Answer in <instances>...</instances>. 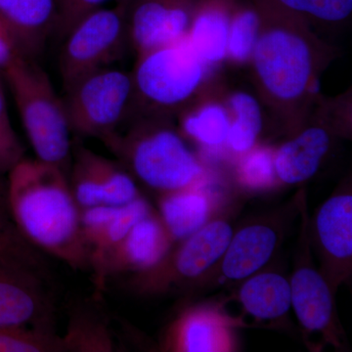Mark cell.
Masks as SVG:
<instances>
[{"label": "cell", "mask_w": 352, "mask_h": 352, "mask_svg": "<svg viewBox=\"0 0 352 352\" xmlns=\"http://www.w3.org/2000/svg\"><path fill=\"white\" fill-rule=\"evenodd\" d=\"M261 30L250 65L263 101L294 132L307 122L335 50L278 0H251Z\"/></svg>", "instance_id": "6da1fadb"}, {"label": "cell", "mask_w": 352, "mask_h": 352, "mask_svg": "<svg viewBox=\"0 0 352 352\" xmlns=\"http://www.w3.org/2000/svg\"><path fill=\"white\" fill-rule=\"evenodd\" d=\"M7 175L9 214L21 237L73 270L89 268L80 208L68 173L36 157H25Z\"/></svg>", "instance_id": "7a4b0ae2"}, {"label": "cell", "mask_w": 352, "mask_h": 352, "mask_svg": "<svg viewBox=\"0 0 352 352\" xmlns=\"http://www.w3.org/2000/svg\"><path fill=\"white\" fill-rule=\"evenodd\" d=\"M103 143L136 182L159 195L210 182L205 166L168 117L141 116Z\"/></svg>", "instance_id": "3957f363"}, {"label": "cell", "mask_w": 352, "mask_h": 352, "mask_svg": "<svg viewBox=\"0 0 352 352\" xmlns=\"http://www.w3.org/2000/svg\"><path fill=\"white\" fill-rule=\"evenodd\" d=\"M36 159L69 173L73 155L64 98L34 58L19 56L3 72Z\"/></svg>", "instance_id": "277c9868"}, {"label": "cell", "mask_w": 352, "mask_h": 352, "mask_svg": "<svg viewBox=\"0 0 352 352\" xmlns=\"http://www.w3.org/2000/svg\"><path fill=\"white\" fill-rule=\"evenodd\" d=\"M210 69L186 38L139 55L131 72L133 111L168 117L183 110L200 94Z\"/></svg>", "instance_id": "5b68a950"}, {"label": "cell", "mask_w": 352, "mask_h": 352, "mask_svg": "<svg viewBox=\"0 0 352 352\" xmlns=\"http://www.w3.org/2000/svg\"><path fill=\"white\" fill-rule=\"evenodd\" d=\"M64 98L72 133L102 142L122 129L133 112L131 73L124 69H96L65 89Z\"/></svg>", "instance_id": "8992f818"}, {"label": "cell", "mask_w": 352, "mask_h": 352, "mask_svg": "<svg viewBox=\"0 0 352 352\" xmlns=\"http://www.w3.org/2000/svg\"><path fill=\"white\" fill-rule=\"evenodd\" d=\"M233 233L230 222L217 215L200 230L175 243L151 270L131 275L129 287L136 294L153 296L198 283L217 267Z\"/></svg>", "instance_id": "52a82bcc"}, {"label": "cell", "mask_w": 352, "mask_h": 352, "mask_svg": "<svg viewBox=\"0 0 352 352\" xmlns=\"http://www.w3.org/2000/svg\"><path fill=\"white\" fill-rule=\"evenodd\" d=\"M296 201L302 221L295 266L289 279L292 307L305 335H318L323 344L340 349L344 344V332L336 310V294L312 259L305 190L298 192Z\"/></svg>", "instance_id": "ba28073f"}, {"label": "cell", "mask_w": 352, "mask_h": 352, "mask_svg": "<svg viewBox=\"0 0 352 352\" xmlns=\"http://www.w3.org/2000/svg\"><path fill=\"white\" fill-rule=\"evenodd\" d=\"M59 55L64 90L78 78L113 66L129 45L126 7L117 3L85 16L65 36Z\"/></svg>", "instance_id": "9c48e42d"}, {"label": "cell", "mask_w": 352, "mask_h": 352, "mask_svg": "<svg viewBox=\"0 0 352 352\" xmlns=\"http://www.w3.org/2000/svg\"><path fill=\"white\" fill-rule=\"evenodd\" d=\"M310 245L320 261V270L333 293L351 280L352 272V194L340 187L322 203L309 220Z\"/></svg>", "instance_id": "30bf717a"}, {"label": "cell", "mask_w": 352, "mask_h": 352, "mask_svg": "<svg viewBox=\"0 0 352 352\" xmlns=\"http://www.w3.org/2000/svg\"><path fill=\"white\" fill-rule=\"evenodd\" d=\"M69 186L78 207L122 206L142 196L138 182L120 164L78 145L72 155Z\"/></svg>", "instance_id": "8fae6325"}, {"label": "cell", "mask_w": 352, "mask_h": 352, "mask_svg": "<svg viewBox=\"0 0 352 352\" xmlns=\"http://www.w3.org/2000/svg\"><path fill=\"white\" fill-rule=\"evenodd\" d=\"M199 0H131L126 7L129 45L136 57L186 38Z\"/></svg>", "instance_id": "7c38bea8"}, {"label": "cell", "mask_w": 352, "mask_h": 352, "mask_svg": "<svg viewBox=\"0 0 352 352\" xmlns=\"http://www.w3.org/2000/svg\"><path fill=\"white\" fill-rule=\"evenodd\" d=\"M175 244L157 210H153L107 252L94 274L95 287L103 291L110 277L138 274L151 270Z\"/></svg>", "instance_id": "4fadbf2b"}, {"label": "cell", "mask_w": 352, "mask_h": 352, "mask_svg": "<svg viewBox=\"0 0 352 352\" xmlns=\"http://www.w3.org/2000/svg\"><path fill=\"white\" fill-rule=\"evenodd\" d=\"M284 236V220L280 214L268 215L249 222L234 231L217 267L226 281L242 282L263 270L276 254Z\"/></svg>", "instance_id": "5bb4252c"}, {"label": "cell", "mask_w": 352, "mask_h": 352, "mask_svg": "<svg viewBox=\"0 0 352 352\" xmlns=\"http://www.w3.org/2000/svg\"><path fill=\"white\" fill-rule=\"evenodd\" d=\"M240 325L219 305H195L184 310L171 324L164 349L178 352L234 351L237 347L235 328Z\"/></svg>", "instance_id": "9a60e30c"}, {"label": "cell", "mask_w": 352, "mask_h": 352, "mask_svg": "<svg viewBox=\"0 0 352 352\" xmlns=\"http://www.w3.org/2000/svg\"><path fill=\"white\" fill-rule=\"evenodd\" d=\"M38 275L0 259V326L50 328V302Z\"/></svg>", "instance_id": "2e32d148"}, {"label": "cell", "mask_w": 352, "mask_h": 352, "mask_svg": "<svg viewBox=\"0 0 352 352\" xmlns=\"http://www.w3.org/2000/svg\"><path fill=\"white\" fill-rule=\"evenodd\" d=\"M333 127L325 120L305 122L274 149L273 161L280 184H302L316 175L332 146Z\"/></svg>", "instance_id": "e0dca14e"}, {"label": "cell", "mask_w": 352, "mask_h": 352, "mask_svg": "<svg viewBox=\"0 0 352 352\" xmlns=\"http://www.w3.org/2000/svg\"><path fill=\"white\" fill-rule=\"evenodd\" d=\"M208 184L159 195L157 212L175 243L186 239L217 217L219 197Z\"/></svg>", "instance_id": "ac0fdd59"}, {"label": "cell", "mask_w": 352, "mask_h": 352, "mask_svg": "<svg viewBox=\"0 0 352 352\" xmlns=\"http://www.w3.org/2000/svg\"><path fill=\"white\" fill-rule=\"evenodd\" d=\"M57 0H0V19L11 30L25 57L41 52L55 32Z\"/></svg>", "instance_id": "d6986e66"}, {"label": "cell", "mask_w": 352, "mask_h": 352, "mask_svg": "<svg viewBox=\"0 0 352 352\" xmlns=\"http://www.w3.org/2000/svg\"><path fill=\"white\" fill-rule=\"evenodd\" d=\"M237 0H199L186 41L210 69L227 56L229 28Z\"/></svg>", "instance_id": "ffe728a7"}, {"label": "cell", "mask_w": 352, "mask_h": 352, "mask_svg": "<svg viewBox=\"0 0 352 352\" xmlns=\"http://www.w3.org/2000/svg\"><path fill=\"white\" fill-rule=\"evenodd\" d=\"M237 298L245 314L256 321L283 320L292 308L288 278L276 271H258L243 280Z\"/></svg>", "instance_id": "44dd1931"}, {"label": "cell", "mask_w": 352, "mask_h": 352, "mask_svg": "<svg viewBox=\"0 0 352 352\" xmlns=\"http://www.w3.org/2000/svg\"><path fill=\"white\" fill-rule=\"evenodd\" d=\"M231 117L228 108L215 100L194 106L183 113L182 133L203 149L219 152L226 149Z\"/></svg>", "instance_id": "7402d4cb"}, {"label": "cell", "mask_w": 352, "mask_h": 352, "mask_svg": "<svg viewBox=\"0 0 352 352\" xmlns=\"http://www.w3.org/2000/svg\"><path fill=\"white\" fill-rule=\"evenodd\" d=\"M226 106L231 117L226 150L239 157L258 145L263 127V110L256 97L242 90L229 95Z\"/></svg>", "instance_id": "603a6c76"}, {"label": "cell", "mask_w": 352, "mask_h": 352, "mask_svg": "<svg viewBox=\"0 0 352 352\" xmlns=\"http://www.w3.org/2000/svg\"><path fill=\"white\" fill-rule=\"evenodd\" d=\"M154 210L149 201L140 196L136 200L119 206L112 219L106 224L88 249L89 268L98 270L107 252L124 239L132 227Z\"/></svg>", "instance_id": "cb8c5ba5"}, {"label": "cell", "mask_w": 352, "mask_h": 352, "mask_svg": "<svg viewBox=\"0 0 352 352\" xmlns=\"http://www.w3.org/2000/svg\"><path fill=\"white\" fill-rule=\"evenodd\" d=\"M64 352H112L116 344L107 324L96 315L76 312L61 336Z\"/></svg>", "instance_id": "d4e9b609"}, {"label": "cell", "mask_w": 352, "mask_h": 352, "mask_svg": "<svg viewBox=\"0 0 352 352\" xmlns=\"http://www.w3.org/2000/svg\"><path fill=\"white\" fill-rule=\"evenodd\" d=\"M261 30L258 11L250 3L236 2L229 28L226 59L235 65L250 64Z\"/></svg>", "instance_id": "484cf974"}, {"label": "cell", "mask_w": 352, "mask_h": 352, "mask_svg": "<svg viewBox=\"0 0 352 352\" xmlns=\"http://www.w3.org/2000/svg\"><path fill=\"white\" fill-rule=\"evenodd\" d=\"M273 153L272 148L256 145L251 151L238 157L236 176L243 188L263 192L280 184L275 173Z\"/></svg>", "instance_id": "4316f807"}, {"label": "cell", "mask_w": 352, "mask_h": 352, "mask_svg": "<svg viewBox=\"0 0 352 352\" xmlns=\"http://www.w3.org/2000/svg\"><path fill=\"white\" fill-rule=\"evenodd\" d=\"M0 352H64L61 336L50 328L0 326Z\"/></svg>", "instance_id": "83f0119b"}, {"label": "cell", "mask_w": 352, "mask_h": 352, "mask_svg": "<svg viewBox=\"0 0 352 352\" xmlns=\"http://www.w3.org/2000/svg\"><path fill=\"white\" fill-rule=\"evenodd\" d=\"M296 17L311 25L335 27L351 19L352 0H278Z\"/></svg>", "instance_id": "f1b7e54d"}, {"label": "cell", "mask_w": 352, "mask_h": 352, "mask_svg": "<svg viewBox=\"0 0 352 352\" xmlns=\"http://www.w3.org/2000/svg\"><path fill=\"white\" fill-rule=\"evenodd\" d=\"M25 157V148L9 118L6 94L0 80V176L8 175Z\"/></svg>", "instance_id": "f546056e"}, {"label": "cell", "mask_w": 352, "mask_h": 352, "mask_svg": "<svg viewBox=\"0 0 352 352\" xmlns=\"http://www.w3.org/2000/svg\"><path fill=\"white\" fill-rule=\"evenodd\" d=\"M0 259L41 273V261L34 247L20 234L6 232L0 229Z\"/></svg>", "instance_id": "4dcf8cb0"}, {"label": "cell", "mask_w": 352, "mask_h": 352, "mask_svg": "<svg viewBox=\"0 0 352 352\" xmlns=\"http://www.w3.org/2000/svg\"><path fill=\"white\" fill-rule=\"evenodd\" d=\"M109 0H57V23L55 32L65 36L85 16L104 7Z\"/></svg>", "instance_id": "1f68e13d"}, {"label": "cell", "mask_w": 352, "mask_h": 352, "mask_svg": "<svg viewBox=\"0 0 352 352\" xmlns=\"http://www.w3.org/2000/svg\"><path fill=\"white\" fill-rule=\"evenodd\" d=\"M19 56H24V54L17 39L6 23L0 19V72L2 73Z\"/></svg>", "instance_id": "d6a6232c"}, {"label": "cell", "mask_w": 352, "mask_h": 352, "mask_svg": "<svg viewBox=\"0 0 352 352\" xmlns=\"http://www.w3.org/2000/svg\"><path fill=\"white\" fill-rule=\"evenodd\" d=\"M0 229L6 232L18 233L9 214L6 186H4L1 182H0Z\"/></svg>", "instance_id": "836d02e7"}, {"label": "cell", "mask_w": 352, "mask_h": 352, "mask_svg": "<svg viewBox=\"0 0 352 352\" xmlns=\"http://www.w3.org/2000/svg\"><path fill=\"white\" fill-rule=\"evenodd\" d=\"M116 1H117V3L122 4V6H126L127 4L131 1V0H116Z\"/></svg>", "instance_id": "e575fe53"}]
</instances>
